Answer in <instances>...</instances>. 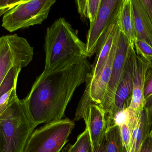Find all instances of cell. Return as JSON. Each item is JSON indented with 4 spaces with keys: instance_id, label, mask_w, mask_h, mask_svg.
<instances>
[{
    "instance_id": "obj_1",
    "label": "cell",
    "mask_w": 152,
    "mask_h": 152,
    "mask_svg": "<svg viewBox=\"0 0 152 152\" xmlns=\"http://www.w3.org/2000/svg\"><path fill=\"white\" fill-rule=\"evenodd\" d=\"M92 69L87 59L53 70L45 69L23 99L36 126L61 119L76 89Z\"/></svg>"
},
{
    "instance_id": "obj_2",
    "label": "cell",
    "mask_w": 152,
    "mask_h": 152,
    "mask_svg": "<svg viewBox=\"0 0 152 152\" xmlns=\"http://www.w3.org/2000/svg\"><path fill=\"white\" fill-rule=\"evenodd\" d=\"M45 68L53 70L88 58L86 43L64 18L56 20L46 30Z\"/></svg>"
},
{
    "instance_id": "obj_3",
    "label": "cell",
    "mask_w": 152,
    "mask_h": 152,
    "mask_svg": "<svg viewBox=\"0 0 152 152\" xmlns=\"http://www.w3.org/2000/svg\"><path fill=\"white\" fill-rule=\"evenodd\" d=\"M0 126L4 142L3 152H24L36 127L28 114L24 100L18 96L0 115Z\"/></svg>"
},
{
    "instance_id": "obj_4",
    "label": "cell",
    "mask_w": 152,
    "mask_h": 152,
    "mask_svg": "<svg viewBox=\"0 0 152 152\" xmlns=\"http://www.w3.org/2000/svg\"><path fill=\"white\" fill-rule=\"evenodd\" d=\"M75 126L74 121L67 118L46 123L34 131L24 152H60Z\"/></svg>"
},
{
    "instance_id": "obj_5",
    "label": "cell",
    "mask_w": 152,
    "mask_h": 152,
    "mask_svg": "<svg viewBox=\"0 0 152 152\" xmlns=\"http://www.w3.org/2000/svg\"><path fill=\"white\" fill-rule=\"evenodd\" d=\"M55 2L54 0H23L4 15L2 26L12 32L41 24Z\"/></svg>"
},
{
    "instance_id": "obj_6",
    "label": "cell",
    "mask_w": 152,
    "mask_h": 152,
    "mask_svg": "<svg viewBox=\"0 0 152 152\" xmlns=\"http://www.w3.org/2000/svg\"><path fill=\"white\" fill-rule=\"evenodd\" d=\"M34 48L17 34L0 37V85L14 67L25 68L33 59Z\"/></svg>"
},
{
    "instance_id": "obj_7",
    "label": "cell",
    "mask_w": 152,
    "mask_h": 152,
    "mask_svg": "<svg viewBox=\"0 0 152 152\" xmlns=\"http://www.w3.org/2000/svg\"><path fill=\"white\" fill-rule=\"evenodd\" d=\"M86 89L77 108L75 120L82 119L85 120L92 152L104 141L107 120L105 112L102 107L94 103L90 98L88 81L86 80Z\"/></svg>"
},
{
    "instance_id": "obj_8",
    "label": "cell",
    "mask_w": 152,
    "mask_h": 152,
    "mask_svg": "<svg viewBox=\"0 0 152 152\" xmlns=\"http://www.w3.org/2000/svg\"><path fill=\"white\" fill-rule=\"evenodd\" d=\"M121 0H102L94 22L90 23L86 43L88 58L96 52L102 37L112 24L117 20Z\"/></svg>"
},
{
    "instance_id": "obj_9",
    "label": "cell",
    "mask_w": 152,
    "mask_h": 152,
    "mask_svg": "<svg viewBox=\"0 0 152 152\" xmlns=\"http://www.w3.org/2000/svg\"><path fill=\"white\" fill-rule=\"evenodd\" d=\"M134 44L130 43L126 36L120 30L110 79L103 102L101 105L106 116L109 115L111 112L116 90L124 73L129 54Z\"/></svg>"
},
{
    "instance_id": "obj_10",
    "label": "cell",
    "mask_w": 152,
    "mask_h": 152,
    "mask_svg": "<svg viewBox=\"0 0 152 152\" xmlns=\"http://www.w3.org/2000/svg\"><path fill=\"white\" fill-rule=\"evenodd\" d=\"M134 53V46L129 54L124 73L117 87L111 112L106 117L108 124H111L113 119L117 112L129 109L131 104L133 92Z\"/></svg>"
},
{
    "instance_id": "obj_11",
    "label": "cell",
    "mask_w": 152,
    "mask_h": 152,
    "mask_svg": "<svg viewBox=\"0 0 152 152\" xmlns=\"http://www.w3.org/2000/svg\"><path fill=\"white\" fill-rule=\"evenodd\" d=\"M119 32L118 26L110 54L102 69L94 78L91 79L89 74L87 77L89 83V94L90 98L94 103L101 106L103 102L110 79Z\"/></svg>"
},
{
    "instance_id": "obj_12",
    "label": "cell",
    "mask_w": 152,
    "mask_h": 152,
    "mask_svg": "<svg viewBox=\"0 0 152 152\" xmlns=\"http://www.w3.org/2000/svg\"><path fill=\"white\" fill-rule=\"evenodd\" d=\"M149 65L150 64L139 58L135 52L133 70V95L129 109L137 114H139L144 109L145 78Z\"/></svg>"
},
{
    "instance_id": "obj_13",
    "label": "cell",
    "mask_w": 152,
    "mask_h": 152,
    "mask_svg": "<svg viewBox=\"0 0 152 152\" xmlns=\"http://www.w3.org/2000/svg\"><path fill=\"white\" fill-rule=\"evenodd\" d=\"M118 25L117 20L109 27L99 43L96 51L95 59L92 64L91 71L89 76L94 78L103 67L110 52L115 39Z\"/></svg>"
},
{
    "instance_id": "obj_14",
    "label": "cell",
    "mask_w": 152,
    "mask_h": 152,
    "mask_svg": "<svg viewBox=\"0 0 152 152\" xmlns=\"http://www.w3.org/2000/svg\"><path fill=\"white\" fill-rule=\"evenodd\" d=\"M137 38L152 47V22L141 0H131Z\"/></svg>"
},
{
    "instance_id": "obj_15",
    "label": "cell",
    "mask_w": 152,
    "mask_h": 152,
    "mask_svg": "<svg viewBox=\"0 0 152 152\" xmlns=\"http://www.w3.org/2000/svg\"><path fill=\"white\" fill-rule=\"evenodd\" d=\"M117 23L120 31L129 43L134 44L136 37L131 0H121L117 17Z\"/></svg>"
},
{
    "instance_id": "obj_16",
    "label": "cell",
    "mask_w": 152,
    "mask_h": 152,
    "mask_svg": "<svg viewBox=\"0 0 152 152\" xmlns=\"http://www.w3.org/2000/svg\"><path fill=\"white\" fill-rule=\"evenodd\" d=\"M151 126L144 109L140 112L137 125L132 135L129 152H140L142 145L151 134Z\"/></svg>"
},
{
    "instance_id": "obj_17",
    "label": "cell",
    "mask_w": 152,
    "mask_h": 152,
    "mask_svg": "<svg viewBox=\"0 0 152 152\" xmlns=\"http://www.w3.org/2000/svg\"><path fill=\"white\" fill-rule=\"evenodd\" d=\"M104 152H126L118 126L114 125L107 127Z\"/></svg>"
},
{
    "instance_id": "obj_18",
    "label": "cell",
    "mask_w": 152,
    "mask_h": 152,
    "mask_svg": "<svg viewBox=\"0 0 152 152\" xmlns=\"http://www.w3.org/2000/svg\"><path fill=\"white\" fill-rule=\"evenodd\" d=\"M102 0H77L76 1L78 12L83 21L88 19L92 23L96 18Z\"/></svg>"
},
{
    "instance_id": "obj_19",
    "label": "cell",
    "mask_w": 152,
    "mask_h": 152,
    "mask_svg": "<svg viewBox=\"0 0 152 152\" xmlns=\"http://www.w3.org/2000/svg\"><path fill=\"white\" fill-rule=\"evenodd\" d=\"M129 116L128 120L119 127L124 146L126 152L130 151L132 135L137 125L139 114L129 109Z\"/></svg>"
},
{
    "instance_id": "obj_20",
    "label": "cell",
    "mask_w": 152,
    "mask_h": 152,
    "mask_svg": "<svg viewBox=\"0 0 152 152\" xmlns=\"http://www.w3.org/2000/svg\"><path fill=\"white\" fill-rule=\"evenodd\" d=\"M90 138L87 129L78 136L77 141L73 145H67L62 152H91Z\"/></svg>"
},
{
    "instance_id": "obj_21",
    "label": "cell",
    "mask_w": 152,
    "mask_h": 152,
    "mask_svg": "<svg viewBox=\"0 0 152 152\" xmlns=\"http://www.w3.org/2000/svg\"><path fill=\"white\" fill-rule=\"evenodd\" d=\"M134 46L136 54L139 58L148 64L152 63V47L151 45L136 37Z\"/></svg>"
},
{
    "instance_id": "obj_22",
    "label": "cell",
    "mask_w": 152,
    "mask_h": 152,
    "mask_svg": "<svg viewBox=\"0 0 152 152\" xmlns=\"http://www.w3.org/2000/svg\"><path fill=\"white\" fill-rule=\"evenodd\" d=\"M17 87H13L0 97V115L8 107L13 99L18 96Z\"/></svg>"
},
{
    "instance_id": "obj_23",
    "label": "cell",
    "mask_w": 152,
    "mask_h": 152,
    "mask_svg": "<svg viewBox=\"0 0 152 152\" xmlns=\"http://www.w3.org/2000/svg\"><path fill=\"white\" fill-rule=\"evenodd\" d=\"M152 94V63L146 70L145 78L144 97L146 99Z\"/></svg>"
},
{
    "instance_id": "obj_24",
    "label": "cell",
    "mask_w": 152,
    "mask_h": 152,
    "mask_svg": "<svg viewBox=\"0 0 152 152\" xmlns=\"http://www.w3.org/2000/svg\"><path fill=\"white\" fill-rule=\"evenodd\" d=\"M22 1L0 0V18L16 5L22 2Z\"/></svg>"
},
{
    "instance_id": "obj_25",
    "label": "cell",
    "mask_w": 152,
    "mask_h": 152,
    "mask_svg": "<svg viewBox=\"0 0 152 152\" xmlns=\"http://www.w3.org/2000/svg\"><path fill=\"white\" fill-rule=\"evenodd\" d=\"M144 109L147 112L148 120L152 127V94L145 99Z\"/></svg>"
},
{
    "instance_id": "obj_26",
    "label": "cell",
    "mask_w": 152,
    "mask_h": 152,
    "mask_svg": "<svg viewBox=\"0 0 152 152\" xmlns=\"http://www.w3.org/2000/svg\"><path fill=\"white\" fill-rule=\"evenodd\" d=\"M140 152H152V138L151 134L142 145Z\"/></svg>"
},
{
    "instance_id": "obj_27",
    "label": "cell",
    "mask_w": 152,
    "mask_h": 152,
    "mask_svg": "<svg viewBox=\"0 0 152 152\" xmlns=\"http://www.w3.org/2000/svg\"><path fill=\"white\" fill-rule=\"evenodd\" d=\"M152 22V0H141Z\"/></svg>"
},
{
    "instance_id": "obj_28",
    "label": "cell",
    "mask_w": 152,
    "mask_h": 152,
    "mask_svg": "<svg viewBox=\"0 0 152 152\" xmlns=\"http://www.w3.org/2000/svg\"><path fill=\"white\" fill-rule=\"evenodd\" d=\"M4 148V142L3 135L1 128L0 126V152H3Z\"/></svg>"
},
{
    "instance_id": "obj_29",
    "label": "cell",
    "mask_w": 152,
    "mask_h": 152,
    "mask_svg": "<svg viewBox=\"0 0 152 152\" xmlns=\"http://www.w3.org/2000/svg\"><path fill=\"white\" fill-rule=\"evenodd\" d=\"M104 140L99 146H97L95 150L91 152H104Z\"/></svg>"
},
{
    "instance_id": "obj_30",
    "label": "cell",
    "mask_w": 152,
    "mask_h": 152,
    "mask_svg": "<svg viewBox=\"0 0 152 152\" xmlns=\"http://www.w3.org/2000/svg\"><path fill=\"white\" fill-rule=\"evenodd\" d=\"M151 136L152 138V127H151Z\"/></svg>"
}]
</instances>
